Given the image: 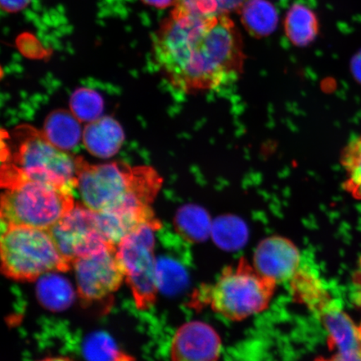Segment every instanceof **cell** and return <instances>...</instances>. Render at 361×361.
Here are the masks:
<instances>
[{
	"instance_id": "cell-1",
	"label": "cell",
	"mask_w": 361,
	"mask_h": 361,
	"mask_svg": "<svg viewBox=\"0 0 361 361\" xmlns=\"http://www.w3.org/2000/svg\"><path fill=\"white\" fill-rule=\"evenodd\" d=\"M153 60L179 92H213L241 78L247 56L231 16H204L171 8L152 39Z\"/></svg>"
},
{
	"instance_id": "cell-2",
	"label": "cell",
	"mask_w": 361,
	"mask_h": 361,
	"mask_svg": "<svg viewBox=\"0 0 361 361\" xmlns=\"http://www.w3.org/2000/svg\"><path fill=\"white\" fill-rule=\"evenodd\" d=\"M11 145L1 147L4 164L0 168V188L36 180L55 186L78 188L83 158L68 154L52 145L43 133L25 126L13 130Z\"/></svg>"
},
{
	"instance_id": "cell-3",
	"label": "cell",
	"mask_w": 361,
	"mask_h": 361,
	"mask_svg": "<svg viewBox=\"0 0 361 361\" xmlns=\"http://www.w3.org/2000/svg\"><path fill=\"white\" fill-rule=\"evenodd\" d=\"M164 178L152 166L124 162L80 166L78 188L82 204L94 213L126 206H152Z\"/></svg>"
},
{
	"instance_id": "cell-4",
	"label": "cell",
	"mask_w": 361,
	"mask_h": 361,
	"mask_svg": "<svg viewBox=\"0 0 361 361\" xmlns=\"http://www.w3.org/2000/svg\"><path fill=\"white\" fill-rule=\"evenodd\" d=\"M277 286L241 259L224 269L214 284L198 290L193 301L197 307L209 306L225 319L241 322L267 309Z\"/></svg>"
},
{
	"instance_id": "cell-5",
	"label": "cell",
	"mask_w": 361,
	"mask_h": 361,
	"mask_svg": "<svg viewBox=\"0 0 361 361\" xmlns=\"http://www.w3.org/2000/svg\"><path fill=\"white\" fill-rule=\"evenodd\" d=\"M71 269L49 230L7 226L0 233V274L11 281L34 282Z\"/></svg>"
},
{
	"instance_id": "cell-6",
	"label": "cell",
	"mask_w": 361,
	"mask_h": 361,
	"mask_svg": "<svg viewBox=\"0 0 361 361\" xmlns=\"http://www.w3.org/2000/svg\"><path fill=\"white\" fill-rule=\"evenodd\" d=\"M71 189L25 180L0 194V222L51 230L74 209Z\"/></svg>"
},
{
	"instance_id": "cell-7",
	"label": "cell",
	"mask_w": 361,
	"mask_h": 361,
	"mask_svg": "<svg viewBox=\"0 0 361 361\" xmlns=\"http://www.w3.org/2000/svg\"><path fill=\"white\" fill-rule=\"evenodd\" d=\"M161 226V223L144 224L116 245L125 281L140 310H147L154 305L160 290L154 251L155 233Z\"/></svg>"
},
{
	"instance_id": "cell-8",
	"label": "cell",
	"mask_w": 361,
	"mask_h": 361,
	"mask_svg": "<svg viewBox=\"0 0 361 361\" xmlns=\"http://www.w3.org/2000/svg\"><path fill=\"white\" fill-rule=\"evenodd\" d=\"M72 269L78 295L85 303L107 299L114 295L125 281L116 246L75 259Z\"/></svg>"
},
{
	"instance_id": "cell-9",
	"label": "cell",
	"mask_w": 361,
	"mask_h": 361,
	"mask_svg": "<svg viewBox=\"0 0 361 361\" xmlns=\"http://www.w3.org/2000/svg\"><path fill=\"white\" fill-rule=\"evenodd\" d=\"M49 231L72 264L80 257L116 246L98 231L94 212L80 203H75L74 209Z\"/></svg>"
},
{
	"instance_id": "cell-10",
	"label": "cell",
	"mask_w": 361,
	"mask_h": 361,
	"mask_svg": "<svg viewBox=\"0 0 361 361\" xmlns=\"http://www.w3.org/2000/svg\"><path fill=\"white\" fill-rule=\"evenodd\" d=\"M299 248L290 239L271 236L257 246L252 266L262 276L276 283L290 282L301 269Z\"/></svg>"
},
{
	"instance_id": "cell-11",
	"label": "cell",
	"mask_w": 361,
	"mask_h": 361,
	"mask_svg": "<svg viewBox=\"0 0 361 361\" xmlns=\"http://www.w3.org/2000/svg\"><path fill=\"white\" fill-rule=\"evenodd\" d=\"M222 341L215 329L202 322L183 324L173 338L171 361H219Z\"/></svg>"
},
{
	"instance_id": "cell-12",
	"label": "cell",
	"mask_w": 361,
	"mask_h": 361,
	"mask_svg": "<svg viewBox=\"0 0 361 361\" xmlns=\"http://www.w3.org/2000/svg\"><path fill=\"white\" fill-rule=\"evenodd\" d=\"M125 133L118 121L110 116L101 117L90 123L83 132V142L94 156L109 158L123 147Z\"/></svg>"
},
{
	"instance_id": "cell-13",
	"label": "cell",
	"mask_w": 361,
	"mask_h": 361,
	"mask_svg": "<svg viewBox=\"0 0 361 361\" xmlns=\"http://www.w3.org/2000/svg\"><path fill=\"white\" fill-rule=\"evenodd\" d=\"M43 134L52 145L64 152L78 146L83 135L80 121L66 110L54 111L47 116Z\"/></svg>"
},
{
	"instance_id": "cell-14",
	"label": "cell",
	"mask_w": 361,
	"mask_h": 361,
	"mask_svg": "<svg viewBox=\"0 0 361 361\" xmlns=\"http://www.w3.org/2000/svg\"><path fill=\"white\" fill-rule=\"evenodd\" d=\"M293 296L316 315L333 300L320 279L313 273L300 269L290 281Z\"/></svg>"
},
{
	"instance_id": "cell-15",
	"label": "cell",
	"mask_w": 361,
	"mask_h": 361,
	"mask_svg": "<svg viewBox=\"0 0 361 361\" xmlns=\"http://www.w3.org/2000/svg\"><path fill=\"white\" fill-rule=\"evenodd\" d=\"M238 15L248 33L255 37L272 34L277 26V11L267 0H248Z\"/></svg>"
},
{
	"instance_id": "cell-16",
	"label": "cell",
	"mask_w": 361,
	"mask_h": 361,
	"mask_svg": "<svg viewBox=\"0 0 361 361\" xmlns=\"http://www.w3.org/2000/svg\"><path fill=\"white\" fill-rule=\"evenodd\" d=\"M284 30L288 39L296 47H304L314 42L319 24L314 12L303 4H295L287 13Z\"/></svg>"
},
{
	"instance_id": "cell-17",
	"label": "cell",
	"mask_w": 361,
	"mask_h": 361,
	"mask_svg": "<svg viewBox=\"0 0 361 361\" xmlns=\"http://www.w3.org/2000/svg\"><path fill=\"white\" fill-rule=\"evenodd\" d=\"M341 164L345 177L343 188L354 200L361 202V134L343 148Z\"/></svg>"
},
{
	"instance_id": "cell-18",
	"label": "cell",
	"mask_w": 361,
	"mask_h": 361,
	"mask_svg": "<svg viewBox=\"0 0 361 361\" xmlns=\"http://www.w3.org/2000/svg\"><path fill=\"white\" fill-rule=\"evenodd\" d=\"M56 273L44 275L39 283L38 293L40 301L52 310H62L71 304L73 291L68 282Z\"/></svg>"
},
{
	"instance_id": "cell-19",
	"label": "cell",
	"mask_w": 361,
	"mask_h": 361,
	"mask_svg": "<svg viewBox=\"0 0 361 361\" xmlns=\"http://www.w3.org/2000/svg\"><path fill=\"white\" fill-rule=\"evenodd\" d=\"M248 0H177L174 8L197 16H231L238 13Z\"/></svg>"
},
{
	"instance_id": "cell-20",
	"label": "cell",
	"mask_w": 361,
	"mask_h": 361,
	"mask_svg": "<svg viewBox=\"0 0 361 361\" xmlns=\"http://www.w3.org/2000/svg\"><path fill=\"white\" fill-rule=\"evenodd\" d=\"M70 106L76 118L89 123L101 118L104 111L101 94L87 88L76 90L71 96Z\"/></svg>"
},
{
	"instance_id": "cell-21",
	"label": "cell",
	"mask_w": 361,
	"mask_h": 361,
	"mask_svg": "<svg viewBox=\"0 0 361 361\" xmlns=\"http://www.w3.org/2000/svg\"><path fill=\"white\" fill-rule=\"evenodd\" d=\"M84 350L89 361H135L120 350L109 336L102 333L89 337Z\"/></svg>"
},
{
	"instance_id": "cell-22",
	"label": "cell",
	"mask_w": 361,
	"mask_h": 361,
	"mask_svg": "<svg viewBox=\"0 0 361 361\" xmlns=\"http://www.w3.org/2000/svg\"><path fill=\"white\" fill-rule=\"evenodd\" d=\"M177 224L180 233L193 242L203 240L211 232L209 216L200 209L180 211L177 216Z\"/></svg>"
},
{
	"instance_id": "cell-23",
	"label": "cell",
	"mask_w": 361,
	"mask_h": 361,
	"mask_svg": "<svg viewBox=\"0 0 361 361\" xmlns=\"http://www.w3.org/2000/svg\"><path fill=\"white\" fill-rule=\"evenodd\" d=\"M329 357H320L316 361H361L360 349H345L333 351Z\"/></svg>"
},
{
	"instance_id": "cell-24",
	"label": "cell",
	"mask_w": 361,
	"mask_h": 361,
	"mask_svg": "<svg viewBox=\"0 0 361 361\" xmlns=\"http://www.w3.org/2000/svg\"><path fill=\"white\" fill-rule=\"evenodd\" d=\"M31 0H0V8L8 13L20 11L30 3Z\"/></svg>"
},
{
	"instance_id": "cell-25",
	"label": "cell",
	"mask_w": 361,
	"mask_h": 361,
	"mask_svg": "<svg viewBox=\"0 0 361 361\" xmlns=\"http://www.w3.org/2000/svg\"><path fill=\"white\" fill-rule=\"evenodd\" d=\"M142 1L148 6L164 10V8H173L177 0H142Z\"/></svg>"
},
{
	"instance_id": "cell-26",
	"label": "cell",
	"mask_w": 361,
	"mask_h": 361,
	"mask_svg": "<svg viewBox=\"0 0 361 361\" xmlns=\"http://www.w3.org/2000/svg\"><path fill=\"white\" fill-rule=\"evenodd\" d=\"M38 361H75L69 357H62V356H55V357H47Z\"/></svg>"
},
{
	"instance_id": "cell-27",
	"label": "cell",
	"mask_w": 361,
	"mask_h": 361,
	"mask_svg": "<svg viewBox=\"0 0 361 361\" xmlns=\"http://www.w3.org/2000/svg\"><path fill=\"white\" fill-rule=\"evenodd\" d=\"M360 267L359 273L357 275H356V276H357V278H356V283L361 284V259H360Z\"/></svg>"
},
{
	"instance_id": "cell-28",
	"label": "cell",
	"mask_w": 361,
	"mask_h": 361,
	"mask_svg": "<svg viewBox=\"0 0 361 361\" xmlns=\"http://www.w3.org/2000/svg\"><path fill=\"white\" fill-rule=\"evenodd\" d=\"M359 329H360V335H361V322H360V326H359Z\"/></svg>"
},
{
	"instance_id": "cell-29",
	"label": "cell",
	"mask_w": 361,
	"mask_h": 361,
	"mask_svg": "<svg viewBox=\"0 0 361 361\" xmlns=\"http://www.w3.org/2000/svg\"><path fill=\"white\" fill-rule=\"evenodd\" d=\"M107 1V0H106ZM108 1H116V0H108Z\"/></svg>"
}]
</instances>
